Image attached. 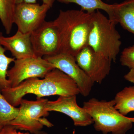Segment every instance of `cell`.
I'll use <instances>...</instances> for the list:
<instances>
[{
    "instance_id": "obj_14",
    "label": "cell",
    "mask_w": 134,
    "mask_h": 134,
    "mask_svg": "<svg viewBox=\"0 0 134 134\" xmlns=\"http://www.w3.org/2000/svg\"><path fill=\"white\" fill-rule=\"evenodd\" d=\"M59 2L63 3H74L79 5L81 10L92 14L97 10H102L108 14V18L112 15L115 3L109 4L102 0H57Z\"/></svg>"
},
{
    "instance_id": "obj_10",
    "label": "cell",
    "mask_w": 134,
    "mask_h": 134,
    "mask_svg": "<svg viewBox=\"0 0 134 134\" xmlns=\"http://www.w3.org/2000/svg\"><path fill=\"white\" fill-rule=\"evenodd\" d=\"M50 8L39 3L21 2L15 8L14 24L18 30L24 34H31L45 21L47 14Z\"/></svg>"
},
{
    "instance_id": "obj_13",
    "label": "cell",
    "mask_w": 134,
    "mask_h": 134,
    "mask_svg": "<svg viewBox=\"0 0 134 134\" xmlns=\"http://www.w3.org/2000/svg\"><path fill=\"white\" fill-rule=\"evenodd\" d=\"M109 19L116 24L119 23L123 29L134 35V0L115 3L112 15Z\"/></svg>"
},
{
    "instance_id": "obj_2",
    "label": "cell",
    "mask_w": 134,
    "mask_h": 134,
    "mask_svg": "<svg viewBox=\"0 0 134 134\" xmlns=\"http://www.w3.org/2000/svg\"><path fill=\"white\" fill-rule=\"evenodd\" d=\"M92 14L81 10H60L54 21L60 35V52L75 57L82 49L88 46Z\"/></svg>"
},
{
    "instance_id": "obj_3",
    "label": "cell",
    "mask_w": 134,
    "mask_h": 134,
    "mask_svg": "<svg viewBox=\"0 0 134 134\" xmlns=\"http://www.w3.org/2000/svg\"><path fill=\"white\" fill-rule=\"evenodd\" d=\"M114 99L99 100L91 98L83 107L90 115L96 131L103 134H126L134 123V117H126L115 108Z\"/></svg>"
},
{
    "instance_id": "obj_17",
    "label": "cell",
    "mask_w": 134,
    "mask_h": 134,
    "mask_svg": "<svg viewBox=\"0 0 134 134\" xmlns=\"http://www.w3.org/2000/svg\"><path fill=\"white\" fill-rule=\"evenodd\" d=\"M19 108L11 105L5 98L0 91V129H2L16 118Z\"/></svg>"
},
{
    "instance_id": "obj_6",
    "label": "cell",
    "mask_w": 134,
    "mask_h": 134,
    "mask_svg": "<svg viewBox=\"0 0 134 134\" xmlns=\"http://www.w3.org/2000/svg\"><path fill=\"white\" fill-rule=\"evenodd\" d=\"M14 62L13 66L8 71L9 87H16L30 78H44L54 68L47 60L39 56L16 59Z\"/></svg>"
},
{
    "instance_id": "obj_23",
    "label": "cell",
    "mask_w": 134,
    "mask_h": 134,
    "mask_svg": "<svg viewBox=\"0 0 134 134\" xmlns=\"http://www.w3.org/2000/svg\"><path fill=\"white\" fill-rule=\"evenodd\" d=\"M16 129L14 127L12 126V128L10 131L9 134H30L28 133H22V132H17Z\"/></svg>"
},
{
    "instance_id": "obj_20",
    "label": "cell",
    "mask_w": 134,
    "mask_h": 134,
    "mask_svg": "<svg viewBox=\"0 0 134 134\" xmlns=\"http://www.w3.org/2000/svg\"><path fill=\"white\" fill-rule=\"evenodd\" d=\"M37 0H15L16 4L21 2H26L28 3H37ZM55 0H42L43 3L48 5L50 8L52 7Z\"/></svg>"
},
{
    "instance_id": "obj_12",
    "label": "cell",
    "mask_w": 134,
    "mask_h": 134,
    "mask_svg": "<svg viewBox=\"0 0 134 134\" xmlns=\"http://www.w3.org/2000/svg\"><path fill=\"white\" fill-rule=\"evenodd\" d=\"M0 44L10 51L16 59L36 56L31 39L30 34L22 33L17 30L13 36L0 38Z\"/></svg>"
},
{
    "instance_id": "obj_16",
    "label": "cell",
    "mask_w": 134,
    "mask_h": 134,
    "mask_svg": "<svg viewBox=\"0 0 134 134\" xmlns=\"http://www.w3.org/2000/svg\"><path fill=\"white\" fill-rule=\"evenodd\" d=\"M15 0H0V21L7 34L12 30L14 16Z\"/></svg>"
},
{
    "instance_id": "obj_4",
    "label": "cell",
    "mask_w": 134,
    "mask_h": 134,
    "mask_svg": "<svg viewBox=\"0 0 134 134\" xmlns=\"http://www.w3.org/2000/svg\"><path fill=\"white\" fill-rule=\"evenodd\" d=\"M115 24L99 10L92 14L88 46L96 52L115 62L121 44Z\"/></svg>"
},
{
    "instance_id": "obj_22",
    "label": "cell",
    "mask_w": 134,
    "mask_h": 134,
    "mask_svg": "<svg viewBox=\"0 0 134 134\" xmlns=\"http://www.w3.org/2000/svg\"><path fill=\"white\" fill-rule=\"evenodd\" d=\"M12 126L8 125L5 126L3 128L0 134H9L10 131L12 128Z\"/></svg>"
},
{
    "instance_id": "obj_25",
    "label": "cell",
    "mask_w": 134,
    "mask_h": 134,
    "mask_svg": "<svg viewBox=\"0 0 134 134\" xmlns=\"http://www.w3.org/2000/svg\"><path fill=\"white\" fill-rule=\"evenodd\" d=\"M2 130V129H0V133H1V132Z\"/></svg>"
},
{
    "instance_id": "obj_18",
    "label": "cell",
    "mask_w": 134,
    "mask_h": 134,
    "mask_svg": "<svg viewBox=\"0 0 134 134\" xmlns=\"http://www.w3.org/2000/svg\"><path fill=\"white\" fill-rule=\"evenodd\" d=\"M3 35L0 32V38ZM5 48L0 44V91L9 87V82L7 78L9 66L14 62L15 58L8 57L5 54Z\"/></svg>"
},
{
    "instance_id": "obj_7",
    "label": "cell",
    "mask_w": 134,
    "mask_h": 134,
    "mask_svg": "<svg viewBox=\"0 0 134 134\" xmlns=\"http://www.w3.org/2000/svg\"><path fill=\"white\" fill-rule=\"evenodd\" d=\"M31 39L37 56H52L60 52V35L54 21H45L31 34Z\"/></svg>"
},
{
    "instance_id": "obj_21",
    "label": "cell",
    "mask_w": 134,
    "mask_h": 134,
    "mask_svg": "<svg viewBox=\"0 0 134 134\" xmlns=\"http://www.w3.org/2000/svg\"><path fill=\"white\" fill-rule=\"evenodd\" d=\"M124 78L128 81L134 83V69H130L129 72L124 76Z\"/></svg>"
},
{
    "instance_id": "obj_5",
    "label": "cell",
    "mask_w": 134,
    "mask_h": 134,
    "mask_svg": "<svg viewBox=\"0 0 134 134\" xmlns=\"http://www.w3.org/2000/svg\"><path fill=\"white\" fill-rule=\"evenodd\" d=\"M48 101V99L42 98L37 99L36 100L23 99L19 105L18 115L8 125L33 134L41 130L44 126L53 127V125L45 118L49 115L46 108Z\"/></svg>"
},
{
    "instance_id": "obj_8",
    "label": "cell",
    "mask_w": 134,
    "mask_h": 134,
    "mask_svg": "<svg viewBox=\"0 0 134 134\" xmlns=\"http://www.w3.org/2000/svg\"><path fill=\"white\" fill-rule=\"evenodd\" d=\"M75 58L77 65L94 83H102L110 74L112 61L88 46L82 49Z\"/></svg>"
},
{
    "instance_id": "obj_19",
    "label": "cell",
    "mask_w": 134,
    "mask_h": 134,
    "mask_svg": "<svg viewBox=\"0 0 134 134\" xmlns=\"http://www.w3.org/2000/svg\"><path fill=\"white\" fill-rule=\"evenodd\" d=\"M121 64L130 69H134V45L125 48L120 58Z\"/></svg>"
},
{
    "instance_id": "obj_11",
    "label": "cell",
    "mask_w": 134,
    "mask_h": 134,
    "mask_svg": "<svg viewBox=\"0 0 134 134\" xmlns=\"http://www.w3.org/2000/svg\"><path fill=\"white\" fill-rule=\"evenodd\" d=\"M46 108L48 112H59L68 115L76 126H87L93 123L91 117L84 108L77 104L76 96H59L54 101L48 100Z\"/></svg>"
},
{
    "instance_id": "obj_1",
    "label": "cell",
    "mask_w": 134,
    "mask_h": 134,
    "mask_svg": "<svg viewBox=\"0 0 134 134\" xmlns=\"http://www.w3.org/2000/svg\"><path fill=\"white\" fill-rule=\"evenodd\" d=\"M1 92L13 106H17L25 96L33 94L37 99L53 96H77L80 93L75 82L59 70L54 68L41 79L34 77L26 79L15 87L3 89Z\"/></svg>"
},
{
    "instance_id": "obj_24",
    "label": "cell",
    "mask_w": 134,
    "mask_h": 134,
    "mask_svg": "<svg viewBox=\"0 0 134 134\" xmlns=\"http://www.w3.org/2000/svg\"><path fill=\"white\" fill-rule=\"evenodd\" d=\"M34 134H48L47 132L42 131L41 130L40 131H37L34 133Z\"/></svg>"
},
{
    "instance_id": "obj_15",
    "label": "cell",
    "mask_w": 134,
    "mask_h": 134,
    "mask_svg": "<svg viewBox=\"0 0 134 134\" xmlns=\"http://www.w3.org/2000/svg\"><path fill=\"white\" fill-rule=\"evenodd\" d=\"M114 100L115 108L122 115L134 111V86L125 87L116 94Z\"/></svg>"
},
{
    "instance_id": "obj_9",
    "label": "cell",
    "mask_w": 134,
    "mask_h": 134,
    "mask_svg": "<svg viewBox=\"0 0 134 134\" xmlns=\"http://www.w3.org/2000/svg\"><path fill=\"white\" fill-rule=\"evenodd\" d=\"M44 58L54 68L59 70L73 79L82 96L86 97L90 95L94 83L77 65L75 57L69 54L60 52Z\"/></svg>"
}]
</instances>
